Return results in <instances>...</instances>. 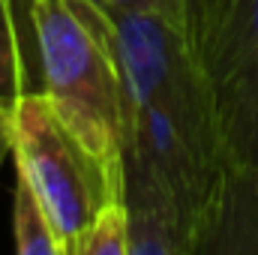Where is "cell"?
<instances>
[{
	"mask_svg": "<svg viewBox=\"0 0 258 255\" xmlns=\"http://www.w3.org/2000/svg\"><path fill=\"white\" fill-rule=\"evenodd\" d=\"M12 153V108L0 102V168Z\"/></svg>",
	"mask_w": 258,
	"mask_h": 255,
	"instance_id": "9c48e42d",
	"label": "cell"
},
{
	"mask_svg": "<svg viewBox=\"0 0 258 255\" xmlns=\"http://www.w3.org/2000/svg\"><path fill=\"white\" fill-rule=\"evenodd\" d=\"M255 201H258V183H255Z\"/></svg>",
	"mask_w": 258,
	"mask_h": 255,
	"instance_id": "8fae6325",
	"label": "cell"
},
{
	"mask_svg": "<svg viewBox=\"0 0 258 255\" xmlns=\"http://www.w3.org/2000/svg\"><path fill=\"white\" fill-rule=\"evenodd\" d=\"M222 6H225V0H165V15L180 30L198 69H201L204 48L210 42V33L222 15Z\"/></svg>",
	"mask_w": 258,
	"mask_h": 255,
	"instance_id": "ba28073f",
	"label": "cell"
},
{
	"mask_svg": "<svg viewBox=\"0 0 258 255\" xmlns=\"http://www.w3.org/2000/svg\"><path fill=\"white\" fill-rule=\"evenodd\" d=\"M12 156L18 174L45 204L63 255H75V243L108 201L126 198V186L111 180L45 90H27L12 105Z\"/></svg>",
	"mask_w": 258,
	"mask_h": 255,
	"instance_id": "3957f363",
	"label": "cell"
},
{
	"mask_svg": "<svg viewBox=\"0 0 258 255\" xmlns=\"http://www.w3.org/2000/svg\"><path fill=\"white\" fill-rule=\"evenodd\" d=\"M216 132L234 177L258 183V0H225L201 57Z\"/></svg>",
	"mask_w": 258,
	"mask_h": 255,
	"instance_id": "277c9868",
	"label": "cell"
},
{
	"mask_svg": "<svg viewBox=\"0 0 258 255\" xmlns=\"http://www.w3.org/2000/svg\"><path fill=\"white\" fill-rule=\"evenodd\" d=\"M111 18L126 78L129 255L198 252L255 192L225 159L204 75L174 21L156 6Z\"/></svg>",
	"mask_w": 258,
	"mask_h": 255,
	"instance_id": "6da1fadb",
	"label": "cell"
},
{
	"mask_svg": "<svg viewBox=\"0 0 258 255\" xmlns=\"http://www.w3.org/2000/svg\"><path fill=\"white\" fill-rule=\"evenodd\" d=\"M42 90L69 129L126 186V78L117 27L93 0H30Z\"/></svg>",
	"mask_w": 258,
	"mask_h": 255,
	"instance_id": "7a4b0ae2",
	"label": "cell"
},
{
	"mask_svg": "<svg viewBox=\"0 0 258 255\" xmlns=\"http://www.w3.org/2000/svg\"><path fill=\"white\" fill-rule=\"evenodd\" d=\"M75 255H129V204L126 198L108 201L81 240L75 243Z\"/></svg>",
	"mask_w": 258,
	"mask_h": 255,
	"instance_id": "52a82bcc",
	"label": "cell"
},
{
	"mask_svg": "<svg viewBox=\"0 0 258 255\" xmlns=\"http://www.w3.org/2000/svg\"><path fill=\"white\" fill-rule=\"evenodd\" d=\"M93 3H99V6H102V9H108V12L147 9V6H156V9H162V12H165V0H93Z\"/></svg>",
	"mask_w": 258,
	"mask_h": 255,
	"instance_id": "30bf717a",
	"label": "cell"
},
{
	"mask_svg": "<svg viewBox=\"0 0 258 255\" xmlns=\"http://www.w3.org/2000/svg\"><path fill=\"white\" fill-rule=\"evenodd\" d=\"M12 243L18 255H63L57 228L45 204L21 174L12 195Z\"/></svg>",
	"mask_w": 258,
	"mask_h": 255,
	"instance_id": "5b68a950",
	"label": "cell"
},
{
	"mask_svg": "<svg viewBox=\"0 0 258 255\" xmlns=\"http://www.w3.org/2000/svg\"><path fill=\"white\" fill-rule=\"evenodd\" d=\"M27 63L21 48V33L15 21V0H0V102L15 105L21 93H27Z\"/></svg>",
	"mask_w": 258,
	"mask_h": 255,
	"instance_id": "8992f818",
	"label": "cell"
}]
</instances>
